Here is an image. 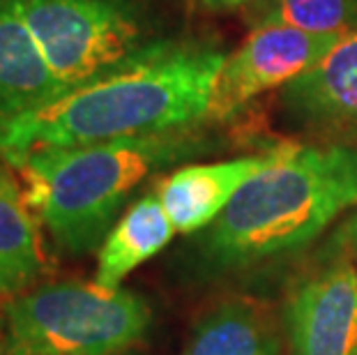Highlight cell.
<instances>
[{"label":"cell","instance_id":"9","mask_svg":"<svg viewBox=\"0 0 357 355\" xmlns=\"http://www.w3.org/2000/svg\"><path fill=\"white\" fill-rule=\"evenodd\" d=\"M291 143L258 155H242L212 164H187L157 180L155 194L178 233L205 231L226 210L242 187L281 160Z\"/></svg>","mask_w":357,"mask_h":355},{"label":"cell","instance_id":"10","mask_svg":"<svg viewBox=\"0 0 357 355\" xmlns=\"http://www.w3.org/2000/svg\"><path fill=\"white\" fill-rule=\"evenodd\" d=\"M63 95L14 0H0V130Z\"/></svg>","mask_w":357,"mask_h":355},{"label":"cell","instance_id":"17","mask_svg":"<svg viewBox=\"0 0 357 355\" xmlns=\"http://www.w3.org/2000/svg\"><path fill=\"white\" fill-rule=\"evenodd\" d=\"M0 355H7V328H5V305H0Z\"/></svg>","mask_w":357,"mask_h":355},{"label":"cell","instance_id":"1","mask_svg":"<svg viewBox=\"0 0 357 355\" xmlns=\"http://www.w3.org/2000/svg\"><path fill=\"white\" fill-rule=\"evenodd\" d=\"M226 54L210 44L150 51L118 72L24 113L0 130V155L14 164L35 150L192 130L210 123Z\"/></svg>","mask_w":357,"mask_h":355},{"label":"cell","instance_id":"5","mask_svg":"<svg viewBox=\"0 0 357 355\" xmlns=\"http://www.w3.org/2000/svg\"><path fill=\"white\" fill-rule=\"evenodd\" d=\"M63 95L162 47L127 0H14Z\"/></svg>","mask_w":357,"mask_h":355},{"label":"cell","instance_id":"3","mask_svg":"<svg viewBox=\"0 0 357 355\" xmlns=\"http://www.w3.org/2000/svg\"><path fill=\"white\" fill-rule=\"evenodd\" d=\"M212 150L199 127L125 137L21 157L26 201L58 249L88 254L118 222L134 192L157 173Z\"/></svg>","mask_w":357,"mask_h":355},{"label":"cell","instance_id":"11","mask_svg":"<svg viewBox=\"0 0 357 355\" xmlns=\"http://www.w3.org/2000/svg\"><path fill=\"white\" fill-rule=\"evenodd\" d=\"M176 233L157 194H143L106 233L97 256L95 282L104 289H120L123 279L162 252Z\"/></svg>","mask_w":357,"mask_h":355},{"label":"cell","instance_id":"15","mask_svg":"<svg viewBox=\"0 0 357 355\" xmlns=\"http://www.w3.org/2000/svg\"><path fill=\"white\" fill-rule=\"evenodd\" d=\"M325 249L348 256V259L357 266V208L346 217V222L332 233L330 243Z\"/></svg>","mask_w":357,"mask_h":355},{"label":"cell","instance_id":"12","mask_svg":"<svg viewBox=\"0 0 357 355\" xmlns=\"http://www.w3.org/2000/svg\"><path fill=\"white\" fill-rule=\"evenodd\" d=\"M182 355H281V337L263 305L233 298L196 321Z\"/></svg>","mask_w":357,"mask_h":355},{"label":"cell","instance_id":"13","mask_svg":"<svg viewBox=\"0 0 357 355\" xmlns=\"http://www.w3.org/2000/svg\"><path fill=\"white\" fill-rule=\"evenodd\" d=\"M44 270L37 217L17 180L0 166V298L30 291Z\"/></svg>","mask_w":357,"mask_h":355},{"label":"cell","instance_id":"19","mask_svg":"<svg viewBox=\"0 0 357 355\" xmlns=\"http://www.w3.org/2000/svg\"><path fill=\"white\" fill-rule=\"evenodd\" d=\"M355 146H357V143H355Z\"/></svg>","mask_w":357,"mask_h":355},{"label":"cell","instance_id":"16","mask_svg":"<svg viewBox=\"0 0 357 355\" xmlns=\"http://www.w3.org/2000/svg\"><path fill=\"white\" fill-rule=\"evenodd\" d=\"M208 7H222V10H226V7H240V5H252L254 0H203Z\"/></svg>","mask_w":357,"mask_h":355},{"label":"cell","instance_id":"2","mask_svg":"<svg viewBox=\"0 0 357 355\" xmlns=\"http://www.w3.org/2000/svg\"><path fill=\"white\" fill-rule=\"evenodd\" d=\"M357 208V146H291L205 229L212 266L235 270L300 252Z\"/></svg>","mask_w":357,"mask_h":355},{"label":"cell","instance_id":"8","mask_svg":"<svg viewBox=\"0 0 357 355\" xmlns=\"http://www.w3.org/2000/svg\"><path fill=\"white\" fill-rule=\"evenodd\" d=\"M281 111L291 123L332 143H357V26L281 88Z\"/></svg>","mask_w":357,"mask_h":355},{"label":"cell","instance_id":"4","mask_svg":"<svg viewBox=\"0 0 357 355\" xmlns=\"http://www.w3.org/2000/svg\"><path fill=\"white\" fill-rule=\"evenodd\" d=\"M150 323L139 293L97 282H49L5 302L7 355H123Z\"/></svg>","mask_w":357,"mask_h":355},{"label":"cell","instance_id":"7","mask_svg":"<svg viewBox=\"0 0 357 355\" xmlns=\"http://www.w3.org/2000/svg\"><path fill=\"white\" fill-rule=\"evenodd\" d=\"M334 35H309L284 26H256L252 35L226 56L210 102V123H224L258 95L286 88L325 56Z\"/></svg>","mask_w":357,"mask_h":355},{"label":"cell","instance_id":"14","mask_svg":"<svg viewBox=\"0 0 357 355\" xmlns=\"http://www.w3.org/2000/svg\"><path fill=\"white\" fill-rule=\"evenodd\" d=\"M252 26H284L309 35H344L357 26V0H254Z\"/></svg>","mask_w":357,"mask_h":355},{"label":"cell","instance_id":"6","mask_svg":"<svg viewBox=\"0 0 357 355\" xmlns=\"http://www.w3.org/2000/svg\"><path fill=\"white\" fill-rule=\"evenodd\" d=\"M288 355H355L357 266L325 249L286 298Z\"/></svg>","mask_w":357,"mask_h":355},{"label":"cell","instance_id":"18","mask_svg":"<svg viewBox=\"0 0 357 355\" xmlns=\"http://www.w3.org/2000/svg\"><path fill=\"white\" fill-rule=\"evenodd\" d=\"M355 355H357V351H355Z\"/></svg>","mask_w":357,"mask_h":355}]
</instances>
